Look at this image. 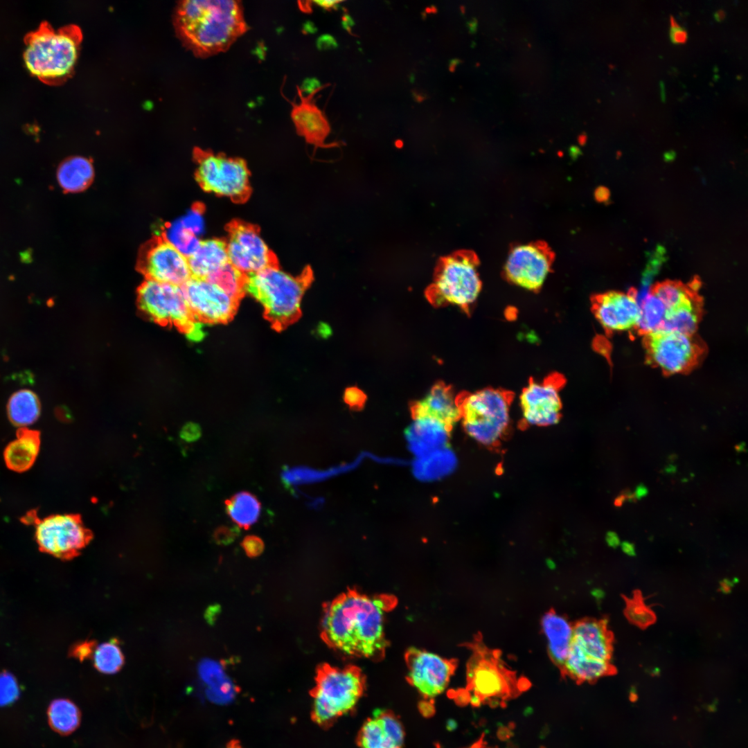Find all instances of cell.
I'll return each instance as SVG.
<instances>
[{"mask_svg":"<svg viewBox=\"0 0 748 748\" xmlns=\"http://www.w3.org/2000/svg\"><path fill=\"white\" fill-rule=\"evenodd\" d=\"M396 603L391 595L348 590L327 605L321 636L329 646L344 654L378 659L388 645L386 616Z\"/></svg>","mask_w":748,"mask_h":748,"instance_id":"obj_1","label":"cell"},{"mask_svg":"<svg viewBox=\"0 0 748 748\" xmlns=\"http://www.w3.org/2000/svg\"><path fill=\"white\" fill-rule=\"evenodd\" d=\"M174 24L183 44L202 58L228 51L249 28L236 0L179 1Z\"/></svg>","mask_w":748,"mask_h":748,"instance_id":"obj_2","label":"cell"},{"mask_svg":"<svg viewBox=\"0 0 748 748\" xmlns=\"http://www.w3.org/2000/svg\"><path fill=\"white\" fill-rule=\"evenodd\" d=\"M82 39L80 28L69 24L55 29L46 21L28 33L23 53L29 72L50 85L60 84L70 78Z\"/></svg>","mask_w":748,"mask_h":748,"instance_id":"obj_3","label":"cell"},{"mask_svg":"<svg viewBox=\"0 0 748 748\" xmlns=\"http://www.w3.org/2000/svg\"><path fill=\"white\" fill-rule=\"evenodd\" d=\"M313 278L310 266L296 276L279 267H269L247 274L244 290L261 303L271 326L280 331L300 317L303 296Z\"/></svg>","mask_w":748,"mask_h":748,"instance_id":"obj_4","label":"cell"},{"mask_svg":"<svg viewBox=\"0 0 748 748\" xmlns=\"http://www.w3.org/2000/svg\"><path fill=\"white\" fill-rule=\"evenodd\" d=\"M613 641L604 618H586L573 623L568 654L560 670L562 675L582 683L614 673Z\"/></svg>","mask_w":748,"mask_h":748,"instance_id":"obj_5","label":"cell"},{"mask_svg":"<svg viewBox=\"0 0 748 748\" xmlns=\"http://www.w3.org/2000/svg\"><path fill=\"white\" fill-rule=\"evenodd\" d=\"M364 685V676L355 666H321L310 691L312 720L320 727L331 725L355 708L363 694Z\"/></svg>","mask_w":748,"mask_h":748,"instance_id":"obj_6","label":"cell"},{"mask_svg":"<svg viewBox=\"0 0 748 748\" xmlns=\"http://www.w3.org/2000/svg\"><path fill=\"white\" fill-rule=\"evenodd\" d=\"M479 260L470 250H458L440 257L434 273V281L425 295L435 306L455 305L468 313L481 290L478 273Z\"/></svg>","mask_w":748,"mask_h":748,"instance_id":"obj_7","label":"cell"},{"mask_svg":"<svg viewBox=\"0 0 748 748\" xmlns=\"http://www.w3.org/2000/svg\"><path fill=\"white\" fill-rule=\"evenodd\" d=\"M513 393L486 388L457 395L463 427L467 434L485 445L498 443L510 422Z\"/></svg>","mask_w":748,"mask_h":748,"instance_id":"obj_8","label":"cell"},{"mask_svg":"<svg viewBox=\"0 0 748 748\" xmlns=\"http://www.w3.org/2000/svg\"><path fill=\"white\" fill-rule=\"evenodd\" d=\"M193 158L197 164L195 180L204 191L229 197L235 204L249 199L251 174L243 159L200 148L194 149Z\"/></svg>","mask_w":748,"mask_h":748,"instance_id":"obj_9","label":"cell"},{"mask_svg":"<svg viewBox=\"0 0 748 748\" xmlns=\"http://www.w3.org/2000/svg\"><path fill=\"white\" fill-rule=\"evenodd\" d=\"M138 302L154 321L177 327L193 341L204 337L202 323L193 315L181 286L145 279L138 289Z\"/></svg>","mask_w":748,"mask_h":748,"instance_id":"obj_10","label":"cell"},{"mask_svg":"<svg viewBox=\"0 0 748 748\" xmlns=\"http://www.w3.org/2000/svg\"><path fill=\"white\" fill-rule=\"evenodd\" d=\"M467 666V682L471 695L481 702L505 700L519 689L514 673L501 660L498 650L487 648L477 639Z\"/></svg>","mask_w":748,"mask_h":748,"instance_id":"obj_11","label":"cell"},{"mask_svg":"<svg viewBox=\"0 0 748 748\" xmlns=\"http://www.w3.org/2000/svg\"><path fill=\"white\" fill-rule=\"evenodd\" d=\"M643 346L649 364L668 375L690 371L706 350L704 344L694 335L672 331L644 335Z\"/></svg>","mask_w":748,"mask_h":748,"instance_id":"obj_12","label":"cell"},{"mask_svg":"<svg viewBox=\"0 0 748 748\" xmlns=\"http://www.w3.org/2000/svg\"><path fill=\"white\" fill-rule=\"evenodd\" d=\"M32 525L39 551L61 560L78 556L93 537L77 514H56L43 519L37 515Z\"/></svg>","mask_w":748,"mask_h":748,"instance_id":"obj_13","label":"cell"},{"mask_svg":"<svg viewBox=\"0 0 748 748\" xmlns=\"http://www.w3.org/2000/svg\"><path fill=\"white\" fill-rule=\"evenodd\" d=\"M225 229L229 261L238 270L248 274L279 267L276 254L261 238L258 226L235 219Z\"/></svg>","mask_w":748,"mask_h":748,"instance_id":"obj_14","label":"cell"},{"mask_svg":"<svg viewBox=\"0 0 748 748\" xmlns=\"http://www.w3.org/2000/svg\"><path fill=\"white\" fill-rule=\"evenodd\" d=\"M137 267L146 279L179 286L192 278L187 256L163 234L155 235L141 249Z\"/></svg>","mask_w":748,"mask_h":748,"instance_id":"obj_15","label":"cell"},{"mask_svg":"<svg viewBox=\"0 0 748 748\" xmlns=\"http://www.w3.org/2000/svg\"><path fill=\"white\" fill-rule=\"evenodd\" d=\"M554 254L543 242L515 247L504 267V276L510 283L531 291L541 288L551 270Z\"/></svg>","mask_w":748,"mask_h":748,"instance_id":"obj_16","label":"cell"},{"mask_svg":"<svg viewBox=\"0 0 748 748\" xmlns=\"http://www.w3.org/2000/svg\"><path fill=\"white\" fill-rule=\"evenodd\" d=\"M564 383V377L558 373L542 381L530 380L520 395L523 417L527 423L549 426L558 422L562 409L560 391Z\"/></svg>","mask_w":748,"mask_h":748,"instance_id":"obj_17","label":"cell"},{"mask_svg":"<svg viewBox=\"0 0 748 748\" xmlns=\"http://www.w3.org/2000/svg\"><path fill=\"white\" fill-rule=\"evenodd\" d=\"M405 659L409 683L427 699L445 690L456 667L454 660L416 648L407 650Z\"/></svg>","mask_w":748,"mask_h":748,"instance_id":"obj_18","label":"cell"},{"mask_svg":"<svg viewBox=\"0 0 748 748\" xmlns=\"http://www.w3.org/2000/svg\"><path fill=\"white\" fill-rule=\"evenodd\" d=\"M181 287L193 315L201 323H227L236 312L239 301L207 280L192 277Z\"/></svg>","mask_w":748,"mask_h":748,"instance_id":"obj_19","label":"cell"},{"mask_svg":"<svg viewBox=\"0 0 748 748\" xmlns=\"http://www.w3.org/2000/svg\"><path fill=\"white\" fill-rule=\"evenodd\" d=\"M636 291L627 293L608 292L591 299L593 313L607 332L636 329L640 319L641 308Z\"/></svg>","mask_w":748,"mask_h":748,"instance_id":"obj_20","label":"cell"},{"mask_svg":"<svg viewBox=\"0 0 748 748\" xmlns=\"http://www.w3.org/2000/svg\"><path fill=\"white\" fill-rule=\"evenodd\" d=\"M322 89L321 86L314 88L303 95L302 89L296 87L299 102H291L290 117L296 133L307 143L317 148H327L325 140L330 132L329 123L323 112L317 107L314 96Z\"/></svg>","mask_w":748,"mask_h":748,"instance_id":"obj_21","label":"cell"},{"mask_svg":"<svg viewBox=\"0 0 748 748\" xmlns=\"http://www.w3.org/2000/svg\"><path fill=\"white\" fill-rule=\"evenodd\" d=\"M404 731L393 714L377 709L363 724L359 736L360 748H402Z\"/></svg>","mask_w":748,"mask_h":748,"instance_id":"obj_22","label":"cell"},{"mask_svg":"<svg viewBox=\"0 0 748 748\" xmlns=\"http://www.w3.org/2000/svg\"><path fill=\"white\" fill-rule=\"evenodd\" d=\"M413 417L435 418L449 427L461 418V411L452 389L443 382L434 385L427 396L411 406Z\"/></svg>","mask_w":748,"mask_h":748,"instance_id":"obj_23","label":"cell"},{"mask_svg":"<svg viewBox=\"0 0 748 748\" xmlns=\"http://www.w3.org/2000/svg\"><path fill=\"white\" fill-rule=\"evenodd\" d=\"M406 432L410 449L418 456L445 447L451 427L427 416L413 417Z\"/></svg>","mask_w":748,"mask_h":748,"instance_id":"obj_24","label":"cell"},{"mask_svg":"<svg viewBox=\"0 0 748 748\" xmlns=\"http://www.w3.org/2000/svg\"><path fill=\"white\" fill-rule=\"evenodd\" d=\"M40 433L28 427H19L16 438L5 448L3 458L12 471L24 472L34 464L40 448Z\"/></svg>","mask_w":748,"mask_h":748,"instance_id":"obj_25","label":"cell"},{"mask_svg":"<svg viewBox=\"0 0 748 748\" xmlns=\"http://www.w3.org/2000/svg\"><path fill=\"white\" fill-rule=\"evenodd\" d=\"M542 628L547 639L549 655L560 670L568 654L573 623L565 616L550 609L542 617Z\"/></svg>","mask_w":748,"mask_h":748,"instance_id":"obj_26","label":"cell"},{"mask_svg":"<svg viewBox=\"0 0 748 748\" xmlns=\"http://www.w3.org/2000/svg\"><path fill=\"white\" fill-rule=\"evenodd\" d=\"M187 258L191 276L206 280L229 262L226 240L223 238L200 240L195 251Z\"/></svg>","mask_w":748,"mask_h":748,"instance_id":"obj_27","label":"cell"},{"mask_svg":"<svg viewBox=\"0 0 748 748\" xmlns=\"http://www.w3.org/2000/svg\"><path fill=\"white\" fill-rule=\"evenodd\" d=\"M56 175L59 185L65 193H78L85 190L91 184L94 170L90 160L73 156L60 164Z\"/></svg>","mask_w":748,"mask_h":748,"instance_id":"obj_28","label":"cell"},{"mask_svg":"<svg viewBox=\"0 0 748 748\" xmlns=\"http://www.w3.org/2000/svg\"><path fill=\"white\" fill-rule=\"evenodd\" d=\"M702 312V299H695L671 310H666L664 320L659 331H672L694 335Z\"/></svg>","mask_w":748,"mask_h":748,"instance_id":"obj_29","label":"cell"},{"mask_svg":"<svg viewBox=\"0 0 748 748\" xmlns=\"http://www.w3.org/2000/svg\"><path fill=\"white\" fill-rule=\"evenodd\" d=\"M48 722L51 729L61 736H69L80 726L82 713L71 700H53L47 709Z\"/></svg>","mask_w":748,"mask_h":748,"instance_id":"obj_30","label":"cell"},{"mask_svg":"<svg viewBox=\"0 0 748 748\" xmlns=\"http://www.w3.org/2000/svg\"><path fill=\"white\" fill-rule=\"evenodd\" d=\"M41 411V404L37 395L33 391L23 389L13 393L7 404V413L10 421L15 426L26 427L35 422Z\"/></svg>","mask_w":748,"mask_h":748,"instance_id":"obj_31","label":"cell"},{"mask_svg":"<svg viewBox=\"0 0 748 748\" xmlns=\"http://www.w3.org/2000/svg\"><path fill=\"white\" fill-rule=\"evenodd\" d=\"M226 513L240 528L249 529L260 514L261 505L257 497L249 492H240L224 501Z\"/></svg>","mask_w":748,"mask_h":748,"instance_id":"obj_32","label":"cell"},{"mask_svg":"<svg viewBox=\"0 0 748 748\" xmlns=\"http://www.w3.org/2000/svg\"><path fill=\"white\" fill-rule=\"evenodd\" d=\"M414 465V471L418 477L422 479H434L441 477L450 471L455 465L454 454L443 447L418 456Z\"/></svg>","mask_w":748,"mask_h":748,"instance_id":"obj_33","label":"cell"},{"mask_svg":"<svg viewBox=\"0 0 748 748\" xmlns=\"http://www.w3.org/2000/svg\"><path fill=\"white\" fill-rule=\"evenodd\" d=\"M247 274L229 262L213 273L206 280L219 287L233 299L239 301L244 295Z\"/></svg>","mask_w":748,"mask_h":748,"instance_id":"obj_34","label":"cell"},{"mask_svg":"<svg viewBox=\"0 0 748 748\" xmlns=\"http://www.w3.org/2000/svg\"><path fill=\"white\" fill-rule=\"evenodd\" d=\"M640 308V319L636 328L637 332L646 335L659 331L666 314V307L661 301L650 292L643 299Z\"/></svg>","mask_w":748,"mask_h":748,"instance_id":"obj_35","label":"cell"},{"mask_svg":"<svg viewBox=\"0 0 748 748\" xmlns=\"http://www.w3.org/2000/svg\"><path fill=\"white\" fill-rule=\"evenodd\" d=\"M94 668L101 673L112 675L123 666L125 658L116 639L96 646L93 654Z\"/></svg>","mask_w":748,"mask_h":748,"instance_id":"obj_36","label":"cell"},{"mask_svg":"<svg viewBox=\"0 0 748 748\" xmlns=\"http://www.w3.org/2000/svg\"><path fill=\"white\" fill-rule=\"evenodd\" d=\"M624 600L625 615L632 624L645 628L655 622L654 612L645 603L639 591H635L632 596L625 597Z\"/></svg>","mask_w":748,"mask_h":748,"instance_id":"obj_37","label":"cell"},{"mask_svg":"<svg viewBox=\"0 0 748 748\" xmlns=\"http://www.w3.org/2000/svg\"><path fill=\"white\" fill-rule=\"evenodd\" d=\"M167 233L168 235H163L187 257L195 251L200 242L195 233L184 226L181 222L171 226Z\"/></svg>","mask_w":748,"mask_h":748,"instance_id":"obj_38","label":"cell"},{"mask_svg":"<svg viewBox=\"0 0 748 748\" xmlns=\"http://www.w3.org/2000/svg\"><path fill=\"white\" fill-rule=\"evenodd\" d=\"M19 696V688L16 678L10 673H0V706L13 704Z\"/></svg>","mask_w":748,"mask_h":748,"instance_id":"obj_39","label":"cell"},{"mask_svg":"<svg viewBox=\"0 0 748 748\" xmlns=\"http://www.w3.org/2000/svg\"><path fill=\"white\" fill-rule=\"evenodd\" d=\"M96 646V642L93 640L78 642L73 645L69 654L72 657L83 661L93 657Z\"/></svg>","mask_w":748,"mask_h":748,"instance_id":"obj_40","label":"cell"},{"mask_svg":"<svg viewBox=\"0 0 748 748\" xmlns=\"http://www.w3.org/2000/svg\"><path fill=\"white\" fill-rule=\"evenodd\" d=\"M366 398L365 393L355 386L349 387L344 392V401L353 409L362 408L366 402Z\"/></svg>","mask_w":748,"mask_h":748,"instance_id":"obj_41","label":"cell"},{"mask_svg":"<svg viewBox=\"0 0 748 748\" xmlns=\"http://www.w3.org/2000/svg\"><path fill=\"white\" fill-rule=\"evenodd\" d=\"M241 545L245 553L249 557H256L259 555L264 549V543L262 540L255 535L246 536L242 540Z\"/></svg>","mask_w":748,"mask_h":748,"instance_id":"obj_42","label":"cell"},{"mask_svg":"<svg viewBox=\"0 0 748 748\" xmlns=\"http://www.w3.org/2000/svg\"><path fill=\"white\" fill-rule=\"evenodd\" d=\"M238 533L239 530L236 527L222 526L215 531L213 537L218 544H227L235 539Z\"/></svg>","mask_w":748,"mask_h":748,"instance_id":"obj_43","label":"cell"},{"mask_svg":"<svg viewBox=\"0 0 748 748\" xmlns=\"http://www.w3.org/2000/svg\"><path fill=\"white\" fill-rule=\"evenodd\" d=\"M670 37L672 42L677 44L685 43L688 38L686 30L677 24L673 16H670Z\"/></svg>","mask_w":748,"mask_h":748,"instance_id":"obj_44","label":"cell"},{"mask_svg":"<svg viewBox=\"0 0 748 748\" xmlns=\"http://www.w3.org/2000/svg\"><path fill=\"white\" fill-rule=\"evenodd\" d=\"M201 430L198 425L189 423L184 426L181 431V437L186 441H194L199 438Z\"/></svg>","mask_w":748,"mask_h":748,"instance_id":"obj_45","label":"cell"},{"mask_svg":"<svg viewBox=\"0 0 748 748\" xmlns=\"http://www.w3.org/2000/svg\"><path fill=\"white\" fill-rule=\"evenodd\" d=\"M317 6L323 8L326 10L335 9L339 4L341 3V1H312Z\"/></svg>","mask_w":748,"mask_h":748,"instance_id":"obj_46","label":"cell"},{"mask_svg":"<svg viewBox=\"0 0 748 748\" xmlns=\"http://www.w3.org/2000/svg\"><path fill=\"white\" fill-rule=\"evenodd\" d=\"M606 540L608 544L613 548H616L621 544L618 535L614 532H609L606 536Z\"/></svg>","mask_w":748,"mask_h":748,"instance_id":"obj_47","label":"cell"},{"mask_svg":"<svg viewBox=\"0 0 748 748\" xmlns=\"http://www.w3.org/2000/svg\"><path fill=\"white\" fill-rule=\"evenodd\" d=\"M622 551L627 555L634 556L636 554L634 545L629 542H623L621 544Z\"/></svg>","mask_w":748,"mask_h":748,"instance_id":"obj_48","label":"cell"},{"mask_svg":"<svg viewBox=\"0 0 748 748\" xmlns=\"http://www.w3.org/2000/svg\"><path fill=\"white\" fill-rule=\"evenodd\" d=\"M648 490L647 487L645 486L643 484H639V486H636V488L635 489V491L634 492V495L635 499H641L643 497H645L648 495Z\"/></svg>","mask_w":748,"mask_h":748,"instance_id":"obj_49","label":"cell"},{"mask_svg":"<svg viewBox=\"0 0 748 748\" xmlns=\"http://www.w3.org/2000/svg\"><path fill=\"white\" fill-rule=\"evenodd\" d=\"M596 196L599 201L606 200L609 197V191L605 188H600L596 190Z\"/></svg>","mask_w":748,"mask_h":748,"instance_id":"obj_50","label":"cell"},{"mask_svg":"<svg viewBox=\"0 0 748 748\" xmlns=\"http://www.w3.org/2000/svg\"><path fill=\"white\" fill-rule=\"evenodd\" d=\"M353 25L354 21L352 18L348 15H345L343 20L344 28L349 31Z\"/></svg>","mask_w":748,"mask_h":748,"instance_id":"obj_51","label":"cell"},{"mask_svg":"<svg viewBox=\"0 0 748 748\" xmlns=\"http://www.w3.org/2000/svg\"><path fill=\"white\" fill-rule=\"evenodd\" d=\"M421 711L425 715H430L432 713V706L428 702L421 704Z\"/></svg>","mask_w":748,"mask_h":748,"instance_id":"obj_52","label":"cell"},{"mask_svg":"<svg viewBox=\"0 0 748 748\" xmlns=\"http://www.w3.org/2000/svg\"><path fill=\"white\" fill-rule=\"evenodd\" d=\"M726 17V12L724 10H718L714 14V18L718 21H722Z\"/></svg>","mask_w":748,"mask_h":748,"instance_id":"obj_53","label":"cell"},{"mask_svg":"<svg viewBox=\"0 0 748 748\" xmlns=\"http://www.w3.org/2000/svg\"><path fill=\"white\" fill-rule=\"evenodd\" d=\"M625 501H626V497H625V494H624V493H623V494H621V495H620L619 496H618V497H617L616 498V499H615V501H614V504H615V505H616V506H622V504H623V503H624V502H625Z\"/></svg>","mask_w":748,"mask_h":748,"instance_id":"obj_54","label":"cell"},{"mask_svg":"<svg viewBox=\"0 0 748 748\" xmlns=\"http://www.w3.org/2000/svg\"><path fill=\"white\" fill-rule=\"evenodd\" d=\"M224 748H243L240 742L237 740H231L226 744Z\"/></svg>","mask_w":748,"mask_h":748,"instance_id":"obj_55","label":"cell"},{"mask_svg":"<svg viewBox=\"0 0 748 748\" xmlns=\"http://www.w3.org/2000/svg\"><path fill=\"white\" fill-rule=\"evenodd\" d=\"M745 449V444L744 443H740V444H738V445H737L736 446V450L737 452H741L744 451Z\"/></svg>","mask_w":748,"mask_h":748,"instance_id":"obj_56","label":"cell"},{"mask_svg":"<svg viewBox=\"0 0 748 748\" xmlns=\"http://www.w3.org/2000/svg\"><path fill=\"white\" fill-rule=\"evenodd\" d=\"M447 726L448 729H449V730L454 729V726H455V722L452 721V720H449L448 722H447Z\"/></svg>","mask_w":748,"mask_h":748,"instance_id":"obj_57","label":"cell"},{"mask_svg":"<svg viewBox=\"0 0 748 748\" xmlns=\"http://www.w3.org/2000/svg\"><path fill=\"white\" fill-rule=\"evenodd\" d=\"M660 87H661V98L663 99V100H664V99H666V95H665V91H665L664 84L663 82L660 83Z\"/></svg>","mask_w":748,"mask_h":748,"instance_id":"obj_58","label":"cell"},{"mask_svg":"<svg viewBox=\"0 0 748 748\" xmlns=\"http://www.w3.org/2000/svg\"><path fill=\"white\" fill-rule=\"evenodd\" d=\"M666 470L667 472L670 473V472H674L675 470V467L673 465H670V466L667 467Z\"/></svg>","mask_w":748,"mask_h":748,"instance_id":"obj_59","label":"cell"},{"mask_svg":"<svg viewBox=\"0 0 748 748\" xmlns=\"http://www.w3.org/2000/svg\"><path fill=\"white\" fill-rule=\"evenodd\" d=\"M579 141L581 143H584V142L586 141V136L585 134H581L579 136Z\"/></svg>","mask_w":748,"mask_h":748,"instance_id":"obj_60","label":"cell"}]
</instances>
